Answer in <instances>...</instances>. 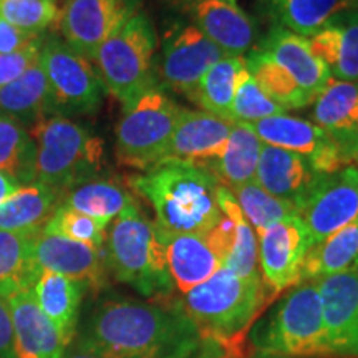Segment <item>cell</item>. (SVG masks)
<instances>
[{"label": "cell", "mask_w": 358, "mask_h": 358, "mask_svg": "<svg viewBox=\"0 0 358 358\" xmlns=\"http://www.w3.org/2000/svg\"><path fill=\"white\" fill-rule=\"evenodd\" d=\"M219 208L224 216L232 224L231 248L227 252L224 267L229 268L236 275L245 279H257L261 275L259 271V239L257 232L244 217L234 194L227 187H219Z\"/></svg>", "instance_id": "f546056e"}, {"label": "cell", "mask_w": 358, "mask_h": 358, "mask_svg": "<svg viewBox=\"0 0 358 358\" xmlns=\"http://www.w3.org/2000/svg\"><path fill=\"white\" fill-rule=\"evenodd\" d=\"M19 185L17 182H13L12 179H8L6 174L0 173V204L6 201L8 196H12L13 192L19 189Z\"/></svg>", "instance_id": "f6af8a7d"}, {"label": "cell", "mask_w": 358, "mask_h": 358, "mask_svg": "<svg viewBox=\"0 0 358 358\" xmlns=\"http://www.w3.org/2000/svg\"><path fill=\"white\" fill-rule=\"evenodd\" d=\"M133 199L120 182L110 179H92L66 191L62 196L60 206L87 214L108 226Z\"/></svg>", "instance_id": "1f68e13d"}, {"label": "cell", "mask_w": 358, "mask_h": 358, "mask_svg": "<svg viewBox=\"0 0 358 358\" xmlns=\"http://www.w3.org/2000/svg\"><path fill=\"white\" fill-rule=\"evenodd\" d=\"M158 35L145 12H136L98 48L96 64L106 92L124 105L155 88V53Z\"/></svg>", "instance_id": "5b68a950"}, {"label": "cell", "mask_w": 358, "mask_h": 358, "mask_svg": "<svg viewBox=\"0 0 358 358\" xmlns=\"http://www.w3.org/2000/svg\"><path fill=\"white\" fill-rule=\"evenodd\" d=\"M62 196L52 187L32 182L22 186L0 204V231L35 234L58 208Z\"/></svg>", "instance_id": "484cf974"}, {"label": "cell", "mask_w": 358, "mask_h": 358, "mask_svg": "<svg viewBox=\"0 0 358 358\" xmlns=\"http://www.w3.org/2000/svg\"><path fill=\"white\" fill-rule=\"evenodd\" d=\"M0 358H15L10 308H8L6 299L2 297H0Z\"/></svg>", "instance_id": "7bdbcfd3"}, {"label": "cell", "mask_w": 358, "mask_h": 358, "mask_svg": "<svg viewBox=\"0 0 358 358\" xmlns=\"http://www.w3.org/2000/svg\"><path fill=\"white\" fill-rule=\"evenodd\" d=\"M187 24L198 27L227 55L244 57L257 40L254 20L234 0H159Z\"/></svg>", "instance_id": "4fadbf2b"}, {"label": "cell", "mask_w": 358, "mask_h": 358, "mask_svg": "<svg viewBox=\"0 0 358 358\" xmlns=\"http://www.w3.org/2000/svg\"><path fill=\"white\" fill-rule=\"evenodd\" d=\"M312 120L335 141L347 164H352V145L358 120V82L330 78L313 100Z\"/></svg>", "instance_id": "44dd1931"}, {"label": "cell", "mask_w": 358, "mask_h": 358, "mask_svg": "<svg viewBox=\"0 0 358 358\" xmlns=\"http://www.w3.org/2000/svg\"><path fill=\"white\" fill-rule=\"evenodd\" d=\"M64 358H96L93 355H88V353L78 352V353H71V355H64Z\"/></svg>", "instance_id": "c3c4849f"}, {"label": "cell", "mask_w": 358, "mask_h": 358, "mask_svg": "<svg viewBox=\"0 0 358 358\" xmlns=\"http://www.w3.org/2000/svg\"><path fill=\"white\" fill-rule=\"evenodd\" d=\"M266 301L262 277L245 279L221 267L185 294V310L204 332L229 337L243 330Z\"/></svg>", "instance_id": "52a82bcc"}, {"label": "cell", "mask_w": 358, "mask_h": 358, "mask_svg": "<svg viewBox=\"0 0 358 358\" xmlns=\"http://www.w3.org/2000/svg\"><path fill=\"white\" fill-rule=\"evenodd\" d=\"M353 8H357L358 10V0H355V3H353Z\"/></svg>", "instance_id": "681fc988"}, {"label": "cell", "mask_w": 358, "mask_h": 358, "mask_svg": "<svg viewBox=\"0 0 358 358\" xmlns=\"http://www.w3.org/2000/svg\"><path fill=\"white\" fill-rule=\"evenodd\" d=\"M355 266H358V259H357V262H355Z\"/></svg>", "instance_id": "f907efd6"}, {"label": "cell", "mask_w": 358, "mask_h": 358, "mask_svg": "<svg viewBox=\"0 0 358 358\" xmlns=\"http://www.w3.org/2000/svg\"><path fill=\"white\" fill-rule=\"evenodd\" d=\"M30 136L37 146L35 182L52 187L60 196L100 173L101 140L65 116H43L34 124Z\"/></svg>", "instance_id": "277c9868"}, {"label": "cell", "mask_w": 358, "mask_h": 358, "mask_svg": "<svg viewBox=\"0 0 358 358\" xmlns=\"http://www.w3.org/2000/svg\"><path fill=\"white\" fill-rule=\"evenodd\" d=\"M0 17L17 29L40 34L58 19L55 0H0Z\"/></svg>", "instance_id": "ab89813d"}, {"label": "cell", "mask_w": 358, "mask_h": 358, "mask_svg": "<svg viewBox=\"0 0 358 358\" xmlns=\"http://www.w3.org/2000/svg\"><path fill=\"white\" fill-rule=\"evenodd\" d=\"M252 127L264 145L294 151L307 159L319 155L322 148L332 141V138L313 122L285 113L259 120Z\"/></svg>", "instance_id": "83f0119b"}, {"label": "cell", "mask_w": 358, "mask_h": 358, "mask_svg": "<svg viewBox=\"0 0 358 358\" xmlns=\"http://www.w3.org/2000/svg\"><path fill=\"white\" fill-rule=\"evenodd\" d=\"M0 113L22 124H35L45 115L52 113L50 90L40 60L19 78L0 88Z\"/></svg>", "instance_id": "4316f807"}, {"label": "cell", "mask_w": 358, "mask_h": 358, "mask_svg": "<svg viewBox=\"0 0 358 358\" xmlns=\"http://www.w3.org/2000/svg\"><path fill=\"white\" fill-rule=\"evenodd\" d=\"M231 192L234 194L244 217L248 219L256 232L299 214L297 206L294 203L268 194L256 181L236 187Z\"/></svg>", "instance_id": "8d00e7d4"}, {"label": "cell", "mask_w": 358, "mask_h": 358, "mask_svg": "<svg viewBox=\"0 0 358 358\" xmlns=\"http://www.w3.org/2000/svg\"><path fill=\"white\" fill-rule=\"evenodd\" d=\"M234 2H237V0H234Z\"/></svg>", "instance_id": "f5cc1de1"}, {"label": "cell", "mask_w": 358, "mask_h": 358, "mask_svg": "<svg viewBox=\"0 0 358 358\" xmlns=\"http://www.w3.org/2000/svg\"><path fill=\"white\" fill-rule=\"evenodd\" d=\"M196 330L185 307L110 299L88 319L78 347L96 358H168Z\"/></svg>", "instance_id": "6da1fadb"}, {"label": "cell", "mask_w": 358, "mask_h": 358, "mask_svg": "<svg viewBox=\"0 0 358 358\" xmlns=\"http://www.w3.org/2000/svg\"><path fill=\"white\" fill-rule=\"evenodd\" d=\"M198 350H199V340L196 337L182 343V345L176 348V350H174L168 358H194Z\"/></svg>", "instance_id": "ee69618b"}, {"label": "cell", "mask_w": 358, "mask_h": 358, "mask_svg": "<svg viewBox=\"0 0 358 358\" xmlns=\"http://www.w3.org/2000/svg\"><path fill=\"white\" fill-rule=\"evenodd\" d=\"M262 146L252 123L234 122L222 153L201 168L208 169L219 185L232 191L256 179Z\"/></svg>", "instance_id": "cb8c5ba5"}, {"label": "cell", "mask_w": 358, "mask_h": 358, "mask_svg": "<svg viewBox=\"0 0 358 358\" xmlns=\"http://www.w3.org/2000/svg\"><path fill=\"white\" fill-rule=\"evenodd\" d=\"M244 65L245 57L224 55L221 60L209 66V70L206 71L194 93L191 95L189 101L198 105L199 110L216 115L219 118L231 120L236 78Z\"/></svg>", "instance_id": "836d02e7"}, {"label": "cell", "mask_w": 358, "mask_h": 358, "mask_svg": "<svg viewBox=\"0 0 358 358\" xmlns=\"http://www.w3.org/2000/svg\"><path fill=\"white\" fill-rule=\"evenodd\" d=\"M231 237L232 224L226 216L206 234H158L166 254L168 271L174 287L186 294L216 274L224 267L231 248Z\"/></svg>", "instance_id": "30bf717a"}, {"label": "cell", "mask_w": 358, "mask_h": 358, "mask_svg": "<svg viewBox=\"0 0 358 358\" xmlns=\"http://www.w3.org/2000/svg\"><path fill=\"white\" fill-rule=\"evenodd\" d=\"M106 227H108L106 224L87 214L58 204L55 213L52 214L42 231L45 234L60 236L65 239L93 245V248H103V243L106 241Z\"/></svg>", "instance_id": "f35d334b"}, {"label": "cell", "mask_w": 358, "mask_h": 358, "mask_svg": "<svg viewBox=\"0 0 358 358\" xmlns=\"http://www.w3.org/2000/svg\"><path fill=\"white\" fill-rule=\"evenodd\" d=\"M43 40L40 37L29 47L13 53H0V88L20 77L24 71L40 60Z\"/></svg>", "instance_id": "60d3db41"}, {"label": "cell", "mask_w": 358, "mask_h": 358, "mask_svg": "<svg viewBox=\"0 0 358 358\" xmlns=\"http://www.w3.org/2000/svg\"><path fill=\"white\" fill-rule=\"evenodd\" d=\"M181 111L182 106L158 87L124 105L115 131L118 163L143 173L163 163Z\"/></svg>", "instance_id": "8992f818"}, {"label": "cell", "mask_w": 358, "mask_h": 358, "mask_svg": "<svg viewBox=\"0 0 358 358\" xmlns=\"http://www.w3.org/2000/svg\"><path fill=\"white\" fill-rule=\"evenodd\" d=\"M312 52L330 75L342 82H358V10L347 8L332 17L308 38Z\"/></svg>", "instance_id": "7402d4cb"}, {"label": "cell", "mask_w": 358, "mask_h": 358, "mask_svg": "<svg viewBox=\"0 0 358 358\" xmlns=\"http://www.w3.org/2000/svg\"><path fill=\"white\" fill-rule=\"evenodd\" d=\"M37 234V232H35ZM35 234L0 231V297L32 290L40 267L32 252Z\"/></svg>", "instance_id": "4dcf8cb0"}, {"label": "cell", "mask_w": 358, "mask_h": 358, "mask_svg": "<svg viewBox=\"0 0 358 358\" xmlns=\"http://www.w3.org/2000/svg\"><path fill=\"white\" fill-rule=\"evenodd\" d=\"M138 12V0H69L60 29L71 50L92 62L98 48Z\"/></svg>", "instance_id": "9a60e30c"}, {"label": "cell", "mask_w": 358, "mask_h": 358, "mask_svg": "<svg viewBox=\"0 0 358 358\" xmlns=\"http://www.w3.org/2000/svg\"><path fill=\"white\" fill-rule=\"evenodd\" d=\"M259 267L266 287L280 292L301 284L302 267L312 248L306 222L299 214L257 232Z\"/></svg>", "instance_id": "5bb4252c"}, {"label": "cell", "mask_w": 358, "mask_h": 358, "mask_svg": "<svg viewBox=\"0 0 358 358\" xmlns=\"http://www.w3.org/2000/svg\"><path fill=\"white\" fill-rule=\"evenodd\" d=\"M222 52L198 27L176 24L163 40L159 75L163 83L174 93L189 100L209 66L221 60Z\"/></svg>", "instance_id": "7c38bea8"}, {"label": "cell", "mask_w": 358, "mask_h": 358, "mask_svg": "<svg viewBox=\"0 0 358 358\" xmlns=\"http://www.w3.org/2000/svg\"><path fill=\"white\" fill-rule=\"evenodd\" d=\"M105 254L116 280L131 285L145 297L171 294L174 284L164 248L155 224L148 221L134 199L113 219Z\"/></svg>", "instance_id": "3957f363"}, {"label": "cell", "mask_w": 358, "mask_h": 358, "mask_svg": "<svg viewBox=\"0 0 358 358\" xmlns=\"http://www.w3.org/2000/svg\"><path fill=\"white\" fill-rule=\"evenodd\" d=\"M299 216L306 222L310 244L342 229L358 216V168L347 164L332 174L315 179L299 204Z\"/></svg>", "instance_id": "8fae6325"}, {"label": "cell", "mask_w": 358, "mask_h": 358, "mask_svg": "<svg viewBox=\"0 0 358 358\" xmlns=\"http://www.w3.org/2000/svg\"><path fill=\"white\" fill-rule=\"evenodd\" d=\"M355 163H357V164H358V158H357V159H355Z\"/></svg>", "instance_id": "816d5d0a"}, {"label": "cell", "mask_w": 358, "mask_h": 358, "mask_svg": "<svg viewBox=\"0 0 358 358\" xmlns=\"http://www.w3.org/2000/svg\"><path fill=\"white\" fill-rule=\"evenodd\" d=\"M87 289L82 282L57 272L40 268L32 285V295L45 315L50 319L69 345L77 330L78 307Z\"/></svg>", "instance_id": "d4e9b609"}, {"label": "cell", "mask_w": 358, "mask_h": 358, "mask_svg": "<svg viewBox=\"0 0 358 358\" xmlns=\"http://www.w3.org/2000/svg\"><path fill=\"white\" fill-rule=\"evenodd\" d=\"M358 259V216L327 239L308 249L302 280H319L355 266Z\"/></svg>", "instance_id": "f1b7e54d"}, {"label": "cell", "mask_w": 358, "mask_h": 358, "mask_svg": "<svg viewBox=\"0 0 358 358\" xmlns=\"http://www.w3.org/2000/svg\"><path fill=\"white\" fill-rule=\"evenodd\" d=\"M129 186L155 211L158 234H206L224 219L219 187L208 169L185 161H166L129 178Z\"/></svg>", "instance_id": "7a4b0ae2"}, {"label": "cell", "mask_w": 358, "mask_h": 358, "mask_svg": "<svg viewBox=\"0 0 358 358\" xmlns=\"http://www.w3.org/2000/svg\"><path fill=\"white\" fill-rule=\"evenodd\" d=\"M261 348L277 357L332 355L315 280L297 284L280 302L262 335Z\"/></svg>", "instance_id": "ba28073f"}, {"label": "cell", "mask_w": 358, "mask_h": 358, "mask_svg": "<svg viewBox=\"0 0 358 358\" xmlns=\"http://www.w3.org/2000/svg\"><path fill=\"white\" fill-rule=\"evenodd\" d=\"M32 252L40 268L70 277L87 287H101L105 282L106 254L103 248L38 231L34 236Z\"/></svg>", "instance_id": "e0dca14e"}, {"label": "cell", "mask_w": 358, "mask_h": 358, "mask_svg": "<svg viewBox=\"0 0 358 358\" xmlns=\"http://www.w3.org/2000/svg\"><path fill=\"white\" fill-rule=\"evenodd\" d=\"M6 301L12 315L15 358H64L65 340L35 302L32 290L13 294Z\"/></svg>", "instance_id": "ffe728a7"}, {"label": "cell", "mask_w": 358, "mask_h": 358, "mask_svg": "<svg viewBox=\"0 0 358 358\" xmlns=\"http://www.w3.org/2000/svg\"><path fill=\"white\" fill-rule=\"evenodd\" d=\"M282 113H285V110L264 93V90L249 73L248 66L244 65L236 78V92L231 110L232 122L254 123Z\"/></svg>", "instance_id": "74e56055"}, {"label": "cell", "mask_w": 358, "mask_h": 358, "mask_svg": "<svg viewBox=\"0 0 358 358\" xmlns=\"http://www.w3.org/2000/svg\"><path fill=\"white\" fill-rule=\"evenodd\" d=\"M40 64L47 75L53 115H87L100 108L105 85L90 60L60 38L42 45Z\"/></svg>", "instance_id": "9c48e42d"}, {"label": "cell", "mask_w": 358, "mask_h": 358, "mask_svg": "<svg viewBox=\"0 0 358 358\" xmlns=\"http://www.w3.org/2000/svg\"><path fill=\"white\" fill-rule=\"evenodd\" d=\"M317 178L319 174L313 173L306 156L264 145L254 181L268 194L294 203L299 211V204Z\"/></svg>", "instance_id": "603a6c76"}, {"label": "cell", "mask_w": 358, "mask_h": 358, "mask_svg": "<svg viewBox=\"0 0 358 358\" xmlns=\"http://www.w3.org/2000/svg\"><path fill=\"white\" fill-rule=\"evenodd\" d=\"M355 0H268L277 25L310 38L342 10L353 8Z\"/></svg>", "instance_id": "d6a6232c"}, {"label": "cell", "mask_w": 358, "mask_h": 358, "mask_svg": "<svg viewBox=\"0 0 358 358\" xmlns=\"http://www.w3.org/2000/svg\"><path fill=\"white\" fill-rule=\"evenodd\" d=\"M194 358H219V352L217 347L214 342H208L204 343L203 348H199L198 353H196Z\"/></svg>", "instance_id": "bcb514c9"}, {"label": "cell", "mask_w": 358, "mask_h": 358, "mask_svg": "<svg viewBox=\"0 0 358 358\" xmlns=\"http://www.w3.org/2000/svg\"><path fill=\"white\" fill-rule=\"evenodd\" d=\"M245 66L264 93L285 111L301 110L312 105L294 80L261 48H252V52L245 57Z\"/></svg>", "instance_id": "d590c367"}, {"label": "cell", "mask_w": 358, "mask_h": 358, "mask_svg": "<svg viewBox=\"0 0 358 358\" xmlns=\"http://www.w3.org/2000/svg\"><path fill=\"white\" fill-rule=\"evenodd\" d=\"M315 282L330 352L358 358V266Z\"/></svg>", "instance_id": "2e32d148"}, {"label": "cell", "mask_w": 358, "mask_h": 358, "mask_svg": "<svg viewBox=\"0 0 358 358\" xmlns=\"http://www.w3.org/2000/svg\"><path fill=\"white\" fill-rule=\"evenodd\" d=\"M40 38V34H30L17 29L0 17V53H13L29 47Z\"/></svg>", "instance_id": "b9f144b4"}, {"label": "cell", "mask_w": 358, "mask_h": 358, "mask_svg": "<svg viewBox=\"0 0 358 358\" xmlns=\"http://www.w3.org/2000/svg\"><path fill=\"white\" fill-rule=\"evenodd\" d=\"M257 48L266 52L312 103L332 78L324 62L312 52L308 38L284 27L275 25Z\"/></svg>", "instance_id": "d6986e66"}, {"label": "cell", "mask_w": 358, "mask_h": 358, "mask_svg": "<svg viewBox=\"0 0 358 358\" xmlns=\"http://www.w3.org/2000/svg\"><path fill=\"white\" fill-rule=\"evenodd\" d=\"M231 120L219 118L203 110L182 108L169 143L166 161H185L194 166H204L217 158L232 131Z\"/></svg>", "instance_id": "ac0fdd59"}, {"label": "cell", "mask_w": 358, "mask_h": 358, "mask_svg": "<svg viewBox=\"0 0 358 358\" xmlns=\"http://www.w3.org/2000/svg\"><path fill=\"white\" fill-rule=\"evenodd\" d=\"M350 158H352V164L355 163V159L358 158V120H357V131H355V140H353V145H352Z\"/></svg>", "instance_id": "7dc6e473"}, {"label": "cell", "mask_w": 358, "mask_h": 358, "mask_svg": "<svg viewBox=\"0 0 358 358\" xmlns=\"http://www.w3.org/2000/svg\"><path fill=\"white\" fill-rule=\"evenodd\" d=\"M37 146L24 124L0 113V173L20 187L35 182Z\"/></svg>", "instance_id": "e575fe53"}]
</instances>
